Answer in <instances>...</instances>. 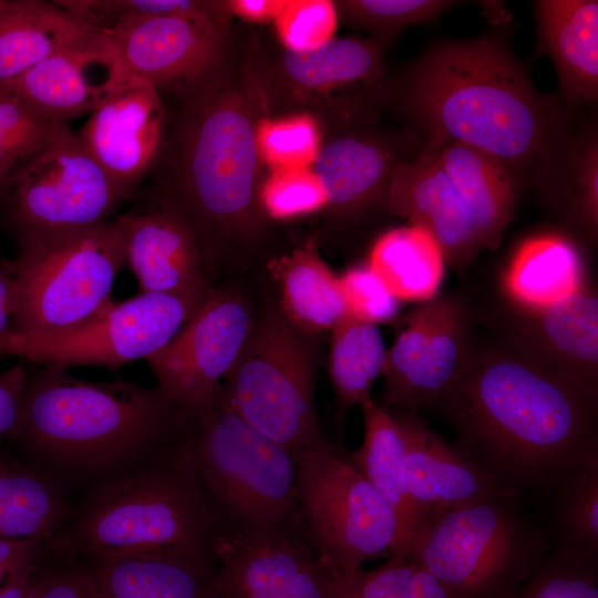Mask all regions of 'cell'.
Wrapping results in <instances>:
<instances>
[{"mask_svg": "<svg viewBox=\"0 0 598 598\" xmlns=\"http://www.w3.org/2000/svg\"><path fill=\"white\" fill-rule=\"evenodd\" d=\"M297 498L312 549L333 575L391 557L399 526L388 502L324 436L295 455Z\"/></svg>", "mask_w": 598, "mask_h": 598, "instance_id": "7c38bea8", "label": "cell"}, {"mask_svg": "<svg viewBox=\"0 0 598 598\" xmlns=\"http://www.w3.org/2000/svg\"><path fill=\"white\" fill-rule=\"evenodd\" d=\"M72 511L61 482L34 464L0 451V540L45 544Z\"/></svg>", "mask_w": 598, "mask_h": 598, "instance_id": "f1b7e54d", "label": "cell"}, {"mask_svg": "<svg viewBox=\"0 0 598 598\" xmlns=\"http://www.w3.org/2000/svg\"><path fill=\"white\" fill-rule=\"evenodd\" d=\"M408 135L382 132L371 123L322 135L312 169L327 195L324 212L353 218L382 203L399 167L413 157Z\"/></svg>", "mask_w": 598, "mask_h": 598, "instance_id": "ffe728a7", "label": "cell"}, {"mask_svg": "<svg viewBox=\"0 0 598 598\" xmlns=\"http://www.w3.org/2000/svg\"><path fill=\"white\" fill-rule=\"evenodd\" d=\"M337 23V9L330 0H287L274 21L278 43L293 52L313 51L329 43Z\"/></svg>", "mask_w": 598, "mask_h": 598, "instance_id": "b9f144b4", "label": "cell"}, {"mask_svg": "<svg viewBox=\"0 0 598 598\" xmlns=\"http://www.w3.org/2000/svg\"><path fill=\"white\" fill-rule=\"evenodd\" d=\"M17 301L13 260L0 259V339L10 331Z\"/></svg>", "mask_w": 598, "mask_h": 598, "instance_id": "681fc988", "label": "cell"}, {"mask_svg": "<svg viewBox=\"0 0 598 598\" xmlns=\"http://www.w3.org/2000/svg\"><path fill=\"white\" fill-rule=\"evenodd\" d=\"M188 430L140 467L91 486L44 544L45 554L66 559L168 554L214 560L218 528L194 468Z\"/></svg>", "mask_w": 598, "mask_h": 598, "instance_id": "5b68a950", "label": "cell"}, {"mask_svg": "<svg viewBox=\"0 0 598 598\" xmlns=\"http://www.w3.org/2000/svg\"><path fill=\"white\" fill-rule=\"evenodd\" d=\"M192 416L156 386L86 381L66 368L27 372L11 440L55 480L91 486L131 472L181 440Z\"/></svg>", "mask_w": 598, "mask_h": 598, "instance_id": "277c9868", "label": "cell"}, {"mask_svg": "<svg viewBox=\"0 0 598 598\" xmlns=\"http://www.w3.org/2000/svg\"><path fill=\"white\" fill-rule=\"evenodd\" d=\"M212 551L216 598H337L333 575L303 539L218 533Z\"/></svg>", "mask_w": 598, "mask_h": 598, "instance_id": "ac0fdd59", "label": "cell"}, {"mask_svg": "<svg viewBox=\"0 0 598 598\" xmlns=\"http://www.w3.org/2000/svg\"><path fill=\"white\" fill-rule=\"evenodd\" d=\"M188 443L218 533L310 544L298 505L295 455L247 424L229 405L223 384L192 417Z\"/></svg>", "mask_w": 598, "mask_h": 598, "instance_id": "52a82bcc", "label": "cell"}, {"mask_svg": "<svg viewBox=\"0 0 598 598\" xmlns=\"http://www.w3.org/2000/svg\"><path fill=\"white\" fill-rule=\"evenodd\" d=\"M321 142L319 123L306 114L264 117L258 124L259 155L270 171L312 167Z\"/></svg>", "mask_w": 598, "mask_h": 598, "instance_id": "74e56055", "label": "cell"}, {"mask_svg": "<svg viewBox=\"0 0 598 598\" xmlns=\"http://www.w3.org/2000/svg\"><path fill=\"white\" fill-rule=\"evenodd\" d=\"M497 495L427 519L410 557L448 598H509L543 561L544 537L514 501Z\"/></svg>", "mask_w": 598, "mask_h": 598, "instance_id": "9c48e42d", "label": "cell"}, {"mask_svg": "<svg viewBox=\"0 0 598 598\" xmlns=\"http://www.w3.org/2000/svg\"><path fill=\"white\" fill-rule=\"evenodd\" d=\"M254 321L240 292L213 288L175 337L146 359L157 388L192 417L200 413L216 396Z\"/></svg>", "mask_w": 598, "mask_h": 598, "instance_id": "2e32d148", "label": "cell"}, {"mask_svg": "<svg viewBox=\"0 0 598 598\" xmlns=\"http://www.w3.org/2000/svg\"><path fill=\"white\" fill-rule=\"evenodd\" d=\"M231 17L252 22L275 21L286 6L287 0H226Z\"/></svg>", "mask_w": 598, "mask_h": 598, "instance_id": "c3c4849f", "label": "cell"}, {"mask_svg": "<svg viewBox=\"0 0 598 598\" xmlns=\"http://www.w3.org/2000/svg\"><path fill=\"white\" fill-rule=\"evenodd\" d=\"M126 262L142 292L203 301L213 290L196 235L178 215L155 204L130 214Z\"/></svg>", "mask_w": 598, "mask_h": 598, "instance_id": "cb8c5ba5", "label": "cell"}, {"mask_svg": "<svg viewBox=\"0 0 598 598\" xmlns=\"http://www.w3.org/2000/svg\"><path fill=\"white\" fill-rule=\"evenodd\" d=\"M167 125L162 94L152 86L133 84L118 87L103 101L76 135L128 197L154 171Z\"/></svg>", "mask_w": 598, "mask_h": 598, "instance_id": "d6986e66", "label": "cell"}, {"mask_svg": "<svg viewBox=\"0 0 598 598\" xmlns=\"http://www.w3.org/2000/svg\"><path fill=\"white\" fill-rule=\"evenodd\" d=\"M96 30L153 17H181L214 23L228 21L223 0H54Z\"/></svg>", "mask_w": 598, "mask_h": 598, "instance_id": "e575fe53", "label": "cell"}, {"mask_svg": "<svg viewBox=\"0 0 598 598\" xmlns=\"http://www.w3.org/2000/svg\"><path fill=\"white\" fill-rule=\"evenodd\" d=\"M522 185L498 162L464 144L427 140L394 174L382 205L426 229L458 272L501 244Z\"/></svg>", "mask_w": 598, "mask_h": 598, "instance_id": "8992f818", "label": "cell"}, {"mask_svg": "<svg viewBox=\"0 0 598 598\" xmlns=\"http://www.w3.org/2000/svg\"><path fill=\"white\" fill-rule=\"evenodd\" d=\"M39 563L40 560L11 574L0 585V598H35L33 575Z\"/></svg>", "mask_w": 598, "mask_h": 598, "instance_id": "f907efd6", "label": "cell"}, {"mask_svg": "<svg viewBox=\"0 0 598 598\" xmlns=\"http://www.w3.org/2000/svg\"><path fill=\"white\" fill-rule=\"evenodd\" d=\"M62 559L64 563L56 566L40 560L33 575L35 598H97L84 565Z\"/></svg>", "mask_w": 598, "mask_h": 598, "instance_id": "f6af8a7d", "label": "cell"}, {"mask_svg": "<svg viewBox=\"0 0 598 598\" xmlns=\"http://www.w3.org/2000/svg\"><path fill=\"white\" fill-rule=\"evenodd\" d=\"M203 301L154 292L122 302L110 299L93 316L66 330L43 336L8 332L0 339V355H16L38 365L116 370L161 350Z\"/></svg>", "mask_w": 598, "mask_h": 598, "instance_id": "5bb4252c", "label": "cell"}, {"mask_svg": "<svg viewBox=\"0 0 598 598\" xmlns=\"http://www.w3.org/2000/svg\"><path fill=\"white\" fill-rule=\"evenodd\" d=\"M259 203L266 219L290 220L324 210L327 195L311 167L271 169L260 185Z\"/></svg>", "mask_w": 598, "mask_h": 598, "instance_id": "ab89813d", "label": "cell"}, {"mask_svg": "<svg viewBox=\"0 0 598 598\" xmlns=\"http://www.w3.org/2000/svg\"><path fill=\"white\" fill-rule=\"evenodd\" d=\"M567 189L576 216L590 231L598 226V144L592 133L576 136L567 166L557 184Z\"/></svg>", "mask_w": 598, "mask_h": 598, "instance_id": "7bdbcfd3", "label": "cell"}, {"mask_svg": "<svg viewBox=\"0 0 598 598\" xmlns=\"http://www.w3.org/2000/svg\"><path fill=\"white\" fill-rule=\"evenodd\" d=\"M339 279L347 315L375 326L398 317L401 301L368 264L349 268Z\"/></svg>", "mask_w": 598, "mask_h": 598, "instance_id": "ee69618b", "label": "cell"}, {"mask_svg": "<svg viewBox=\"0 0 598 598\" xmlns=\"http://www.w3.org/2000/svg\"><path fill=\"white\" fill-rule=\"evenodd\" d=\"M224 380L233 410L293 455L324 436L315 403V350L279 310L255 319Z\"/></svg>", "mask_w": 598, "mask_h": 598, "instance_id": "8fae6325", "label": "cell"}, {"mask_svg": "<svg viewBox=\"0 0 598 598\" xmlns=\"http://www.w3.org/2000/svg\"><path fill=\"white\" fill-rule=\"evenodd\" d=\"M84 560L97 598H216L215 559L142 554Z\"/></svg>", "mask_w": 598, "mask_h": 598, "instance_id": "484cf974", "label": "cell"}, {"mask_svg": "<svg viewBox=\"0 0 598 598\" xmlns=\"http://www.w3.org/2000/svg\"><path fill=\"white\" fill-rule=\"evenodd\" d=\"M3 194L17 240L102 224L127 198L69 123L11 173Z\"/></svg>", "mask_w": 598, "mask_h": 598, "instance_id": "4fadbf2b", "label": "cell"}, {"mask_svg": "<svg viewBox=\"0 0 598 598\" xmlns=\"http://www.w3.org/2000/svg\"><path fill=\"white\" fill-rule=\"evenodd\" d=\"M65 123L40 114L14 94L0 90V176L9 178Z\"/></svg>", "mask_w": 598, "mask_h": 598, "instance_id": "f35d334b", "label": "cell"}, {"mask_svg": "<svg viewBox=\"0 0 598 598\" xmlns=\"http://www.w3.org/2000/svg\"><path fill=\"white\" fill-rule=\"evenodd\" d=\"M360 410L363 440L357 450L346 451V455L395 514L399 543L391 557H408L425 519L409 491L400 429L392 411L372 399L361 404Z\"/></svg>", "mask_w": 598, "mask_h": 598, "instance_id": "4316f807", "label": "cell"}, {"mask_svg": "<svg viewBox=\"0 0 598 598\" xmlns=\"http://www.w3.org/2000/svg\"><path fill=\"white\" fill-rule=\"evenodd\" d=\"M585 267L567 237L546 234L526 239L503 276V289L516 308L539 309L585 288Z\"/></svg>", "mask_w": 598, "mask_h": 598, "instance_id": "f546056e", "label": "cell"}, {"mask_svg": "<svg viewBox=\"0 0 598 598\" xmlns=\"http://www.w3.org/2000/svg\"><path fill=\"white\" fill-rule=\"evenodd\" d=\"M512 347L598 394V299L586 286L539 309L517 308Z\"/></svg>", "mask_w": 598, "mask_h": 598, "instance_id": "603a6c76", "label": "cell"}, {"mask_svg": "<svg viewBox=\"0 0 598 598\" xmlns=\"http://www.w3.org/2000/svg\"><path fill=\"white\" fill-rule=\"evenodd\" d=\"M128 225L125 214L89 228L17 240V301L9 332L43 336L93 316L111 299L126 262Z\"/></svg>", "mask_w": 598, "mask_h": 598, "instance_id": "30bf717a", "label": "cell"}, {"mask_svg": "<svg viewBox=\"0 0 598 598\" xmlns=\"http://www.w3.org/2000/svg\"><path fill=\"white\" fill-rule=\"evenodd\" d=\"M540 47L555 65L567 104L598 96V2L538 0L534 2Z\"/></svg>", "mask_w": 598, "mask_h": 598, "instance_id": "d4e9b609", "label": "cell"}, {"mask_svg": "<svg viewBox=\"0 0 598 598\" xmlns=\"http://www.w3.org/2000/svg\"><path fill=\"white\" fill-rule=\"evenodd\" d=\"M175 101L178 110L154 168V204L192 228L209 274L229 249L254 243L267 220L257 144L264 115L239 66Z\"/></svg>", "mask_w": 598, "mask_h": 598, "instance_id": "3957f363", "label": "cell"}, {"mask_svg": "<svg viewBox=\"0 0 598 598\" xmlns=\"http://www.w3.org/2000/svg\"><path fill=\"white\" fill-rule=\"evenodd\" d=\"M435 408L502 483L548 488L598 450L597 394L512 347L470 348Z\"/></svg>", "mask_w": 598, "mask_h": 598, "instance_id": "7a4b0ae2", "label": "cell"}, {"mask_svg": "<svg viewBox=\"0 0 598 598\" xmlns=\"http://www.w3.org/2000/svg\"><path fill=\"white\" fill-rule=\"evenodd\" d=\"M44 544L38 540H0V585L18 569L41 560Z\"/></svg>", "mask_w": 598, "mask_h": 598, "instance_id": "7dc6e473", "label": "cell"}, {"mask_svg": "<svg viewBox=\"0 0 598 598\" xmlns=\"http://www.w3.org/2000/svg\"><path fill=\"white\" fill-rule=\"evenodd\" d=\"M95 30L55 1L0 0V86Z\"/></svg>", "mask_w": 598, "mask_h": 598, "instance_id": "83f0119b", "label": "cell"}, {"mask_svg": "<svg viewBox=\"0 0 598 598\" xmlns=\"http://www.w3.org/2000/svg\"><path fill=\"white\" fill-rule=\"evenodd\" d=\"M27 372L21 362L0 372V440L10 439L17 427Z\"/></svg>", "mask_w": 598, "mask_h": 598, "instance_id": "bcb514c9", "label": "cell"}, {"mask_svg": "<svg viewBox=\"0 0 598 598\" xmlns=\"http://www.w3.org/2000/svg\"><path fill=\"white\" fill-rule=\"evenodd\" d=\"M468 316L452 296L419 303L400 322L386 350L382 406H432L461 371L470 351Z\"/></svg>", "mask_w": 598, "mask_h": 598, "instance_id": "e0dca14e", "label": "cell"}, {"mask_svg": "<svg viewBox=\"0 0 598 598\" xmlns=\"http://www.w3.org/2000/svg\"><path fill=\"white\" fill-rule=\"evenodd\" d=\"M9 178L0 176V195H3Z\"/></svg>", "mask_w": 598, "mask_h": 598, "instance_id": "816d5d0a", "label": "cell"}, {"mask_svg": "<svg viewBox=\"0 0 598 598\" xmlns=\"http://www.w3.org/2000/svg\"><path fill=\"white\" fill-rule=\"evenodd\" d=\"M337 598H448L439 581L413 558L389 557L372 570L334 577Z\"/></svg>", "mask_w": 598, "mask_h": 598, "instance_id": "d590c367", "label": "cell"}, {"mask_svg": "<svg viewBox=\"0 0 598 598\" xmlns=\"http://www.w3.org/2000/svg\"><path fill=\"white\" fill-rule=\"evenodd\" d=\"M329 375L340 411L359 406L371 398L382 374L386 348L375 324L346 315L331 330Z\"/></svg>", "mask_w": 598, "mask_h": 598, "instance_id": "d6a6232c", "label": "cell"}, {"mask_svg": "<svg viewBox=\"0 0 598 598\" xmlns=\"http://www.w3.org/2000/svg\"><path fill=\"white\" fill-rule=\"evenodd\" d=\"M104 33L116 58L118 87L148 85L174 100L229 75L243 56L233 24L153 17L122 22Z\"/></svg>", "mask_w": 598, "mask_h": 598, "instance_id": "9a60e30c", "label": "cell"}, {"mask_svg": "<svg viewBox=\"0 0 598 598\" xmlns=\"http://www.w3.org/2000/svg\"><path fill=\"white\" fill-rule=\"evenodd\" d=\"M457 2L445 0H341L334 1L338 18L371 32L388 48L405 27L435 20Z\"/></svg>", "mask_w": 598, "mask_h": 598, "instance_id": "8d00e7d4", "label": "cell"}, {"mask_svg": "<svg viewBox=\"0 0 598 598\" xmlns=\"http://www.w3.org/2000/svg\"><path fill=\"white\" fill-rule=\"evenodd\" d=\"M389 102L425 141L477 150L522 187H555L576 138L559 99L539 92L495 34L427 47L391 80Z\"/></svg>", "mask_w": 598, "mask_h": 598, "instance_id": "6da1fadb", "label": "cell"}, {"mask_svg": "<svg viewBox=\"0 0 598 598\" xmlns=\"http://www.w3.org/2000/svg\"><path fill=\"white\" fill-rule=\"evenodd\" d=\"M559 549L598 560V450L585 455L555 486Z\"/></svg>", "mask_w": 598, "mask_h": 598, "instance_id": "836d02e7", "label": "cell"}, {"mask_svg": "<svg viewBox=\"0 0 598 598\" xmlns=\"http://www.w3.org/2000/svg\"><path fill=\"white\" fill-rule=\"evenodd\" d=\"M391 411L402 437L409 491L425 523L430 517L456 506L516 494L515 489L435 433L415 412Z\"/></svg>", "mask_w": 598, "mask_h": 598, "instance_id": "7402d4cb", "label": "cell"}, {"mask_svg": "<svg viewBox=\"0 0 598 598\" xmlns=\"http://www.w3.org/2000/svg\"><path fill=\"white\" fill-rule=\"evenodd\" d=\"M118 89L115 54L95 30L0 86L40 114L61 122L93 112Z\"/></svg>", "mask_w": 598, "mask_h": 598, "instance_id": "44dd1931", "label": "cell"}, {"mask_svg": "<svg viewBox=\"0 0 598 598\" xmlns=\"http://www.w3.org/2000/svg\"><path fill=\"white\" fill-rule=\"evenodd\" d=\"M368 265L402 301L436 297L445 259L436 239L415 225L393 228L373 244Z\"/></svg>", "mask_w": 598, "mask_h": 598, "instance_id": "1f68e13d", "label": "cell"}, {"mask_svg": "<svg viewBox=\"0 0 598 598\" xmlns=\"http://www.w3.org/2000/svg\"><path fill=\"white\" fill-rule=\"evenodd\" d=\"M385 49L372 38H334L308 52L256 40L239 72L264 117L306 114L324 135L371 123L389 102Z\"/></svg>", "mask_w": 598, "mask_h": 598, "instance_id": "ba28073f", "label": "cell"}, {"mask_svg": "<svg viewBox=\"0 0 598 598\" xmlns=\"http://www.w3.org/2000/svg\"><path fill=\"white\" fill-rule=\"evenodd\" d=\"M282 316L306 334L330 331L346 315L337 276L315 243H306L270 262Z\"/></svg>", "mask_w": 598, "mask_h": 598, "instance_id": "4dcf8cb0", "label": "cell"}, {"mask_svg": "<svg viewBox=\"0 0 598 598\" xmlns=\"http://www.w3.org/2000/svg\"><path fill=\"white\" fill-rule=\"evenodd\" d=\"M509 598H598L597 563L558 550Z\"/></svg>", "mask_w": 598, "mask_h": 598, "instance_id": "60d3db41", "label": "cell"}]
</instances>
